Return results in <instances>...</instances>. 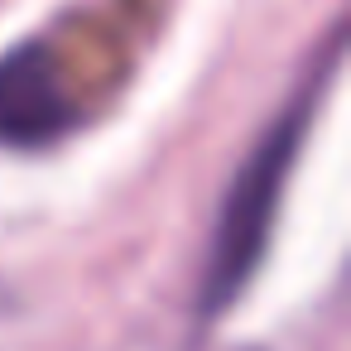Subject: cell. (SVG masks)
I'll return each mask as SVG.
<instances>
[{"label":"cell","instance_id":"obj_1","mask_svg":"<svg viewBox=\"0 0 351 351\" xmlns=\"http://www.w3.org/2000/svg\"><path fill=\"white\" fill-rule=\"evenodd\" d=\"M303 130H308V92L265 130L260 149L245 159V169H241V178L231 188V202H226V212L217 221V241H212V260H207V293H202L207 313L231 303L245 289V279L255 274Z\"/></svg>","mask_w":351,"mask_h":351}]
</instances>
